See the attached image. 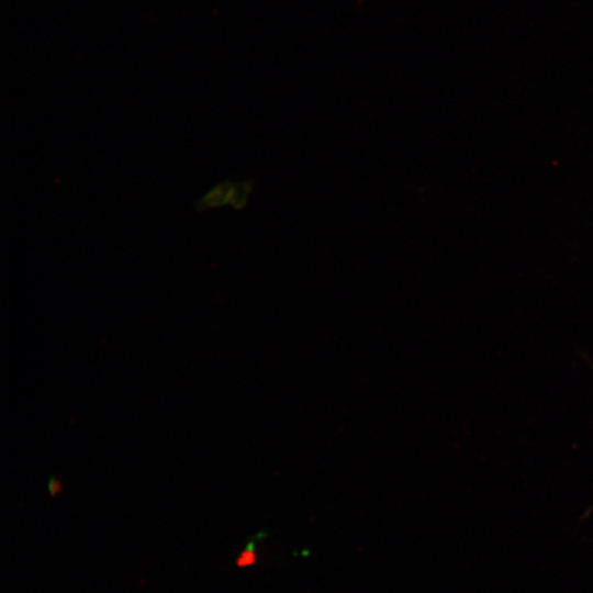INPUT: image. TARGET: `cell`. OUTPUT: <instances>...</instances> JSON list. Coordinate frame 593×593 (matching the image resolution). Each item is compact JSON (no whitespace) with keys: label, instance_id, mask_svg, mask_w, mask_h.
Here are the masks:
<instances>
[{"label":"cell","instance_id":"3957f363","mask_svg":"<svg viewBox=\"0 0 593 593\" xmlns=\"http://www.w3.org/2000/svg\"><path fill=\"white\" fill-rule=\"evenodd\" d=\"M589 515H593V506L589 510Z\"/></svg>","mask_w":593,"mask_h":593},{"label":"cell","instance_id":"6da1fadb","mask_svg":"<svg viewBox=\"0 0 593 593\" xmlns=\"http://www.w3.org/2000/svg\"><path fill=\"white\" fill-rule=\"evenodd\" d=\"M257 555L255 541L247 542L246 547L236 557L235 563L238 568H245L256 563Z\"/></svg>","mask_w":593,"mask_h":593},{"label":"cell","instance_id":"7a4b0ae2","mask_svg":"<svg viewBox=\"0 0 593 593\" xmlns=\"http://www.w3.org/2000/svg\"><path fill=\"white\" fill-rule=\"evenodd\" d=\"M49 495L55 497L58 493L63 491V483L55 477H52L47 484Z\"/></svg>","mask_w":593,"mask_h":593}]
</instances>
